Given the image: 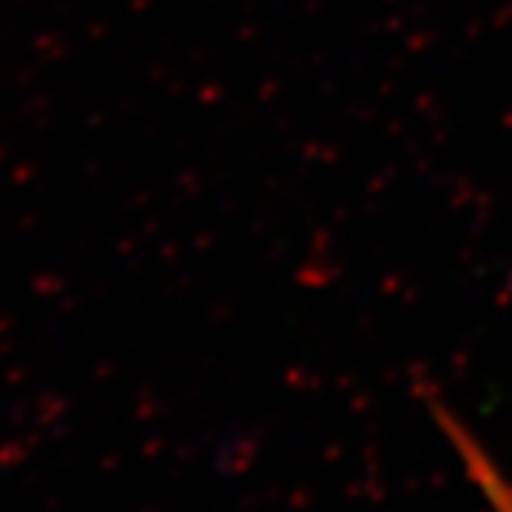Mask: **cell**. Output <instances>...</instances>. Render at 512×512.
<instances>
[{"label": "cell", "instance_id": "cell-1", "mask_svg": "<svg viewBox=\"0 0 512 512\" xmlns=\"http://www.w3.org/2000/svg\"><path fill=\"white\" fill-rule=\"evenodd\" d=\"M427 410H430L433 423L440 427V433L446 437V443L453 446L463 473L470 476V483L479 489L483 503L493 512H512V479L503 473V466L489 456V450L473 433L470 423H466L460 413L440 397H427Z\"/></svg>", "mask_w": 512, "mask_h": 512}]
</instances>
